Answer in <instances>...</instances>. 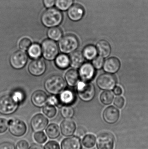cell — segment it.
<instances>
[{
	"instance_id": "7",
	"label": "cell",
	"mask_w": 148,
	"mask_h": 149,
	"mask_svg": "<svg viewBox=\"0 0 148 149\" xmlns=\"http://www.w3.org/2000/svg\"><path fill=\"white\" fill-rule=\"evenodd\" d=\"M116 76L109 73L101 74L96 80L97 86L102 90H112L116 86Z\"/></svg>"
},
{
	"instance_id": "38",
	"label": "cell",
	"mask_w": 148,
	"mask_h": 149,
	"mask_svg": "<svg viewBox=\"0 0 148 149\" xmlns=\"http://www.w3.org/2000/svg\"><path fill=\"white\" fill-rule=\"evenodd\" d=\"M44 149H61L59 143L55 141L47 142L44 145Z\"/></svg>"
},
{
	"instance_id": "3",
	"label": "cell",
	"mask_w": 148,
	"mask_h": 149,
	"mask_svg": "<svg viewBox=\"0 0 148 149\" xmlns=\"http://www.w3.org/2000/svg\"><path fill=\"white\" fill-rule=\"evenodd\" d=\"M76 88L77 93L81 100L86 102L92 100L96 94V89L94 84L89 81L78 82Z\"/></svg>"
},
{
	"instance_id": "10",
	"label": "cell",
	"mask_w": 148,
	"mask_h": 149,
	"mask_svg": "<svg viewBox=\"0 0 148 149\" xmlns=\"http://www.w3.org/2000/svg\"><path fill=\"white\" fill-rule=\"evenodd\" d=\"M28 61L27 54L22 51L18 50L12 54L10 58V63L14 69H21L23 68Z\"/></svg>"
},
{
	"instance_id": "37",
	"label": "cell",
	"mask_w": 148,
	"mask_h": 149,
	"mask_svg": "<svg viewBox=\"0 0 148 149\" xmlns=\"http://www.w3.org/2000/svg\"><path fill=\"white\" fill-rule=\"evenodd\" d=\"M8 127V121L5 118H0V134L5 133Z\"/></svg>"
},
{
	"instance_id": "16",
	"label": "cell",
	"mask_w": 148,
	"mask_h": 149,
	"mask_svg": "<svg viewBox=\"0 0 148 149\" xmlns=\"http://www.w3.org/2000/svg\"><path fill=\"white\" fill-rule=\"evenodd\" d=\"M82 148L81 139L76 136L64 138L61 143V149H82Z\"/></svg>"
},
{
	"instance_id": "27",
	"label": "cell",
	"mask_w": 148,
	"mask_h": 149,
	"mask_svg": "<svg viewBox=\"0 0 148 149\" xmlns=\"http://www.w3.org/2000/svg\"><path fill=\"white\" fill-rule=\"evenodd\" d=\"M42 49L38 44H33L28 49V54L33 59H38L42 55Z\"/></svg>"
},
{
	"instance_id": "41",
	"label": "cell",
	"mask_w": 148,
	"mask_h": 149,
	"mask_svg": "<svg viewBox=\"0 0 148 149\" xmlns=\"http://www.w3.org/2000/svg\"><path fill=\"white\" fill-rule=\"evenodd\" d=\"M14 144L10 142H4L0 144V149H15Z\"/></svg>"
},
{
	"instance_id": "31",
	"label": "cell",
	"mask_w": 148,
	"mask_h": 149,
	"mask_svg": "<svg viewBox=\"0 0 148 149\" xmlns=\"http://www.w3.org/2000/svg\"><path fill=\"white\" fill-rule=\"evenodd\" d=\"M73 2L74 0H55L56 6L61 10H66L69 8Z\"/></svg>"
},
{
	"instance_id": "42",
	"label": "cell",
	"mask_w": 148,
	"mask_h": 149,
	"mask_svg": "<svg viewBox=\"0 0 148 149\" xmlns=\"http://www.w3.org/2000/svg\"><path fill=\"white\" fill-rule=\"evenodd\" d=\"M29 147V143L25 140H23L19 141L16 145V149H28Z\"/></svg>"
},
{
	"instance_id": "13",
	"label": "cell",
	"mask_w": 148,
	"mask_h": 149,
	"mask_svg": "<svg viewBox=\"0 0 148 149\" xmlns=\"http://www.w3.org/2000/svg\"><path fill=\"white\" fill-rule=\"evenodd\" d=\"M119 110L114 106H110L105 109L103 113V120L107 123L113 124L118 121L120 118Z\"/></svg>"
},
{
	"instance_id": "34",
	"label": "cell",
	"mask_w": 148,
	"mask_h": 149,
	"mask_svg": "<svg viewBox=\"0 0 148 149\" xmlns=\"http://www.w3.org/2000/svg\"><path fill=\"white\" fill-rule=\"evenodd\" d=\"M34 138L36 142L40 144L45 143L47 140V137L45 133L41 131L36 132L34 134Z\"/></svg>"
},
{
	"instance_id": "25",
	"label": "cell",
	"mask_w": 148,
	"mask_h": 149,
	"mask_svg": "<svg viewBox=\"0 0 148 149\" xmlns=\"http://www.w3.org/2000/svg\"><path fill=\"white\" fill-rule=\"evenodd\" d=\"M45 131L48 137L51 139H56L59 137L61 134V130L59 126L54 123L49 124Z\"/></svg>"
},
{
	"instance_id": "40",
	"label": "cell",
	"mask_w": 148,
	"mask_h": 149,
	"mask_svg": "<svg viewBox=\"0 0 148 149\" xmlns=\"http://www.w3.org/2000/svg\"><path fill=\"white\" fill-rule=\"evenodd\" d=\"M125 104V100L121 96L116 97L114 101V104L116 107L120 109L122 108Z\"/></svg>"
},
{
	"instance_id": "30",
	"label": "cell",
	"mask_w": 148,
	"mask_h": 149,
	"mask_svg": "<svg viewBox=\"0 0 148 149\" xmlns=\"http://www.w3.org/2000/svg\"><path fill=\"white\" fill-rule=\"evenodd\" d=\"M114 95L111 91H104L102 93L100 96V100L102 103L104 105H109L114 100Z\"/></svg>"
},
{
	"instance_id": "12",
	"label": "cell",
	"mask_w": 148,
	"mask_h": 149,
	"mask_svg": "<svg viewBox=\"0 0 148 149\" xmlns=\"http://www.w3.org/2000/svg\"><path fill=\"white\" fill-rule=\"evenodd\" d=\"M80 78L83 81H89L95 75V70L93 65L89 63L83 64L79 70Z\"/></svg>"
},
{
	"instance_id": "8",
	"label": "cell",
	"mask_w": 148,
	"mask_h": 149,
	"mask_svg": "<svg viewBox=\"0 0 148 149\" xmlns=\"http://www.w3.org/2000/svg\"><path fill=\"white\" fill-rule=\"evenodd\" d=\"M9 131L16 137H21L25 134L27 126L25 122L19 119H11L8 121Z\"/></svg>"
},
{
	"instance_id": "21",
	"label": "cell",
	"mask_w": 148,
	"mask_h": 149,
	"mask_svg": "<svg viewBox=\"0 0 148 149\" xmlns=\"http://www.w3.org/2000/svg\"><path fill=\"white\" fill-rule=\"evenodd\" d=\"M60 103L65 106H69L73 104L75 100V95L73 91L69 89L61 92L59 98Z\"/></svg>"
},
{
	"instance_id": "4",
	"label": "cell",
	"mask_w": 148,
	"mask_h": 149,
	"mask_svg": "<svg viewBox=\"0 0 148 149\" xmlns=\"http://www.w3.org/2000/svg\"><path fill=\"white\" fill-rule=\"evenodd\" d=\"M79 46V41L76 36L67 35L61 38L59 42L60 50L64 54H69L74 52Z\"/></svg>"
},
{
	"instance_id": "6",
	"label": "cell",
	"mask_w": 148,
	"mask_h": 149,
	"mask_svg": "<svg viewBox=\"0 0 148 149\" xmlns=\"http://www.w3.org/2000/svg\"><path fill=\"white\" fill-rule=\"evenodd\" d=\"M42 53L47 60L55 59L58 54V47L56 43L51 39H46L42 43Z\"/></svg>"
},
{
	"instance_id": "9",
	"label": "cell",
	"mask_w": 148,
	"mask_h": 149,
	"mask_svg": "<svg viewBox=\"0 0 148 149\" xmlns=\"http://www.w3.org/2000/svg\"><path fill=\"white\" fill-rule=\"evenodd\" d=\"M115 137L112 133L103 132L97 136L96 141L97 149H114Z\"/></svg>"
},
{
	"instance_id": "39",
	"label": "cell",
	"mask_w": 148,
	"mask_h": 149,
	"mask_svg": "<svg viewBox=\"0 0 148 149\" xmlns=\"http://www.w3.org/2000/svg\"><path fill=\"white\" fill-rule=\"evenodd\" d=\"M13 98L18 103L21 102L24 98V95L22 92L21 91H16L14 92L12 95Z\"/></svg>"
},
{
	"instance_id": "20",
	"label": "cell",
	"mask_w": 148,
	"mask_h": 149,
	"mask_svg": "<svg viewBox=\"0 0 148 149\" xmlns=\"http://www.w3.org/2000/svg\"><path fill=\"white\" fill-rule=\"evenodd\" d=\"M96 48L99 55L103 58L108 57L111 53V45L106 40L99 41L96 44Z\"/></svg>"
},
{
	"instance_id": "35",
	"label": "cell",
	"mask_w": 148,
	"mask_h": 149,
	"mask_svg": "<svg viewBox=\"0 0 148 149\" xmlns=\"http://www.w3.org/2000/svg\"><path fill=\"white\" fill-rule=\"evenodd\" d=\"M104 63V58L101 56H97L93 59L92 65L94 67L95 69L100 70L103 67Z\"/></svg>"
},
{
	"instance_id": "28",
	"label": "cell",
	"mask_w": 148,
	"mask_h": 149,
	"mask_svg": "<svg viewBox=\"0 0 148 149\" xmlns=\"http://www.w3.org/2000/svg\"><path fill=\"white\" fill-rule=\"evenodd\" d=\"M62 32L58 27H51L48 30L47 35L49 38L54 41H58L62 38Z\"/></svg>"
},
{
	"instance_id": "18",
	"label": "cell",
	"mask_w": 148,
	"mask_h": 149,
	"mask_svg": "<svg viewBox=\"0 0 148 149\" xmlns=\"http://www.w3.org/2000/svg\"><path fill=\"white\" fill-rule=\"evenodd\" d=\"M31 100L35 106L41 107L45 106L47 102V95L43 91L37 90L33 93L31 96Z\"/></svg>"
},
{
	"instance_id": "22",
	"label": "cell",
	"mask_w": 148,
	"mask_h": 149,
	"mask_svg": "<svg viewBox=\"0 0 148 149\" xmlns=\"http://www.w3.org/2000/svg\"><path fill=\"white\" fill-rule=\"evenodd\" d=\"M70 65L74 68H80L83 64L84 57L83 53L80 51L72 52L70 57Z\"/></svg>"
},
{
	"instance_id": "14",
	"label": "cell",
	"mask_w": 148,
	"mask_h": 149,
	"mask_svg": "<svg viewBox=\"0 0 148 149\" xmlns=\"http://www.w3.org/2000/svg\"><path fill=\"white\" fill-rule=\"evenodd\" d=\"M46 65L41 59H36L30 63L28 70L30 73L34 76H40L45 72Z\"/></svg>"
},
{
	"instance_id": "2",
	"label": "cell",
	"mask_w": 148,
	"mask_h": 149,
	"mask_svg": "<svg viewBox=\"0 0 148 149\" xmlns=\"http://www.w3.org/2000/svg\"><path fill=\"white\" fill-rule=\"evenodd\" d=\"M43 24L48 28L56 27L61 23L63 15L55 8H50L45 10L41 18Z\"/></svg>"
},
{
	"instance_id": "26",
	"label": "cell",
	"mask_w": 148,
	"mask_h": 149,
	"mask_svg": "<svg viewBox=\"0 0 148 149\" xmlns=\"http://www.w3.org/2000/svg\"><path fill=\"white\" fill-rule=\"evenodd\" d=\"M97 52L96 47L92 45H87L84 48L83 54L84 58L87 60L91 61L97 57Z\"/></svg>"
},
{
	"instance_id": "17",
	"label": "cell",
	"mask_w": 148,
	"mask_h": 149,
	"mask_svg": "<svg viewBox=\"0 0 148 149\" xmlns=\"http://www.w3.org/2000/svg\"><path fill=\"white\" fill-rule=\"evenodd\" d=\"M121 63L119 59L116 57L109 58L104 62L103 68L104 71L107 73L114 74L119 71L120 68Z\"/></svg>"
},
{
	"instance_id": "46",
	"label": "cell",
	"mask_w": 148,
	"mask_h": 149,
	"mask_svg": "<svg viewBox=\"0 0 148 149\" xmlns=\"http://www.w3.org/2000/svg\"><path fill=\"white\" fill-rule=\"evenodd\" d=\"M113 92L116 95H120L122 94L123 90L120 87L117 86L114 88L113 89Z\"/></svg>"
},
{
	"instance_id": "19",
	"label": "cell",
	"mask_w": 148,
	"mask_h": 149,
	"mask_svg": "<svg viewBox=\"0 0 148 149\" xmlns=\"http://www.w3.org/2000/svg\"><path fill=\"white\" fill-rule=\"evenodd\" d=\"M84 14V10L82 6L78 4L72 5L68 10V15L72 21H78L81 20Z\"/></svg>"
},
{
	"instance_id": "11",
	"label": "cell",
	"mask_w": 148,
	"mask_h": 149,
	"mask_svg": "<svg viewBox=\"0 0 148 149\" xmlns=\"http://www.w3.org/2000/svg\"><path fill=\"white\" fill-rule=\"evenodd\" d=\"M48 120L42 114L34 116L30 120V127L34 132L42 131L45 130L48 124Z\"/></svg>"
},
{
	"instance_id": "29",
	"label": "cell",
	"mask_w": 148,
	"mask_h": 149,
	"mask_svg": "<svg viewBox=\"0 0 148 149\" xmlns=\"http://www.w3.org/2000/svg\"><path fill=\"white\" fill-rule=\"evenodd\" d=\"M96 142V138L94 135L88 134L84 136L82 140L83 146L86 148L90 149L95 146Z\"/></svg>"
},
{
	"instance_id": "1",
	"label": "cell",
	"mask_w": 148,
	"mask_h": 149,
	"mask_svg": "<svg viewBox=\"0 0 148 149\" xmlns=\"http://www.w3.org/2000/svg\"><path fill=\"white\" fill-rule=\"evenodd\" d=\"M45 89L52 94L61 93L66 87V82L61 75L54 74L47 78L44 82Z\"/></svg>"
},
{
	"instance_id": "47",
	"label": "cell",
	"mask_w": 148,
	"mask_h": 149,
	"mask_svg": "<svg viewBox=\"0 0 148 149\" xmlns=\"http://www.w3.org/2000/svg\"><path fill=\"white\" fill-rule=\"evenodd\" d=\"M28 149H44V148L42 145L34 143L31 145Z\"/></svg>"
},
{
	"instance_id": "5",
	"label": "cell",
	"mask_w": 148,
	"mask_h": 149,
	"mask_svg": "<svg viewBox=\"0 0 148 149\" xmlns=\"http://www.w3.org/2000/svg\"><path fill=\"white\" fill-rule=\"evenodd\" d=\"M18 103L12 95H5L0 98V113L3 115H10L15 112Z\"/></svg>"
},
{
	"instance_id": "36",
	"label": "cell",
	"mask_w": 148,
	"mask_h": 149,
	"mask_svg": "<svg viewBox=\"0 0 148 149\" xmlns=\"http://www.w3.org/2000/svg\"><path fill=\"white\" fill-rule=\"evenodd\" d=\"M31 42L29 38H22L19 42V46L21 49L27 50L31 45Z\"/></svg>"
},
{
	"instance_id": "33",
	"label": "cell",
	"mask_w": 148,
	"mask_h": 149,
	"mask_svg": "<svg viewBox=\"0 0 148 149\" xmlns=\"http://www.w3.org/2000/svg\"><path fill=\"white\" fill-rule=\"evenodd\" d=\"M61 115L64 118H71L74 114V111L72 107L64 106L61 109Z\"/></svg>"
},
{
	"instance_id": "15",
	"label": "cell",
	"mask_w": 148,
	"mask_h": 149,
	"mask_svg": "<svg viewBox=\"0 0 148 149\" xmlns=\"http://www.w3.org/2000/svg\"><path fill=\"white\" fill-rule=\"evenodd\" d=\"M61 133L63 135L67 137L72 136L76 130V124L71 118H67L63 120L60 125Z\"/></svg>"
},
{
	"instance_id": "44",
	"label": "cell",
	"mask_w": 148,
	"mask_h": 149,
	"mask_svg": "<svg viewBox=\"0 0 148 149\" xmlns=\"http://www.w3.org/2000/svg\"><path fill=\"white\" fill-rule=\"evenodd\" d=\"M86 131L84 128L80 127L77 128L76 132V136L79 137H83L86 134Z\"/></svg>"
},
{
	"instance_id": "43",
	"label": "cell",
	"mask_w": 148,
	"mask_h": 149,
	"mask_svg": "<svg viewBox=\"0 0 148 149\" xmlns=\"http://www.w3.org/2000/svg\"><path fill=\"white\" fill-rule=\"evenodd\" d=\"M47 102L49 104L55 106L60 104L59 99H57L56 97L54 96H52L50 98H48Z\"/></svg>"
},
{
	"instance_id": "45",
	"label": "cell",
	"mask_w": 148,
	"mask_h": 149,
	"mask_svg": "<svg viewBox=\"0 0 148 149\" xmlns=\"http://www.w3.org/2000/svg\"><path fill=\"white\" fill-rule=\"evenodd\" d=\"M55 2V0H43V4L45 7L50 8L53 7Z\"/></svg>"
},
{
	"instance_id": "23",
	"label": "cell",
	"mask_w": 148,
	"mask_h": 149,
	"mask_svg": "<svg viewBox=\"0 0 148 149\" xmlns=\"http://www.w3.org/2000/svg\"><path fill=\"white\" fill-rule=\"evenodd\" d=\"M79 74L78 72L74 69L68 71L65 74V80L69 86H74L79 82Z\"/></svg>"
},
{
	"instance_id": "24",
	"label": "cell",
	"mask_w": 148,
	"mask_h": 149,
	"mask_svg": "<svg viewBox=\"0 0 148 149\" xmlns=\"http://www.w3.org/2000/svg\"><path fill=\"white\" fill-rule=\"evenodd\" d=\"M56 65L60 69H67L70 65V59L69 57L66 54H61L58 55L55 60Z\"/></svg>"
},
{
	"instance_id": "32",
	"label": "cell",
	"mask_w": 148,
	"mask_h": 149,
	"mask_svg": "<svg viewBox=\"0 0 148 149\" xmlns=\"http://www.w3.org/2000/svg\"><path fill=\"white\" fill-rule=\"evenodd\" d=\"M43 112L47 117L52 118L55 116L57 111L54 106L48 104L44 106L43 109Z\"/></svg>"
}]
</instances>
